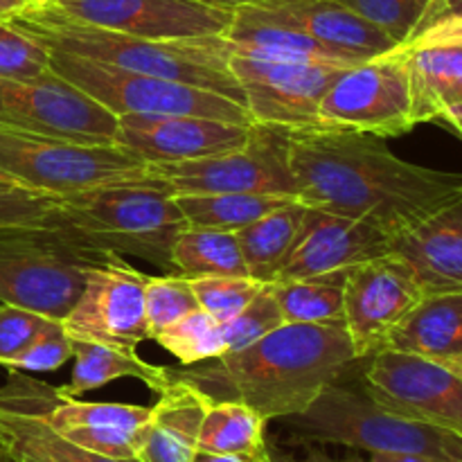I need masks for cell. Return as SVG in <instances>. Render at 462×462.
<instances>
[{"label": "cell", "instance_id": "obj_1", "mask_svg": "<svg viewBox=\"0 0 462 462\" xmlns=\"http://www.w3.org/2000/svg\"><path fill=\"white\" fill-rule=\"evenodd\" d=\"M296 199L393 239L462 192V174L395 156L382 135L337 126L289 129Z\"/></svg>", "mask_w": 462, "mask_h": 462}, {"label": "cell", "instance_id": "obj_2", "mask_svg": "<svg viewBox=\"0 0 462 462\" xmlns=\"http://www.w3.org/2000/svg\"><path fill=\"white\" fill-rule=\"evenodd\" d=\"M355 364V347L343 323H284L219 359L167 370L208 402H242L271 422L305 411Z\"/></svg>", "mask_w": 462, "mask_h": 462}, {"label": "cell", "instance_id": "obj_3", "mask_svg": "<svg viewBox=\"0 0 462 462\" xmlns=\"http://www.w3.org/2000/svg\"><path fill=\"white\" fill-rule=\"evenodd\" d=\"M9 21L23 27L48 50H61L122 70L185 81L189 86L226 95L246 106L242 86L230 70V45L224 36L144 39L81 25L50 12L43 5H30Z\"/></svg>", "mask_w": 462, "mask_h": 462}, {"label": "cell", "instance_id": "obj_4", "mask_svg": "<svg viewBox=\"0 0 462 462\" xmlns=\"http://www.w3.org/2000/svg\"><path fill=\"white\" fill-rule=\"evenodd\" d=\"M45 224L108 255L138 257L167 273H174L171 246L188 228L174 194L153 174L61 194Z\"/></svg>", "mask_w": 462, "mask_h": 462}, {"label": "cell", "instance_id": "obj_5", "mask_svg": "<svg viewBox=\"0 0 462 462\" xmlns=\"http://www.w3.org/2000/svg\"><path fill=\"white\" fill-rule=\"evenodd\" d=\"M293 440L305 445H334L364 454H409L449 462L447 438L451 431L393 413L370 397L361 383L346 377L319 393L300 413L284 418Z\"/></svg>", "mask_w": 462, "mask_h": 462}, {"label": "cell", "instance_id": "obj_6", "mask_svg": "<svg viewBox=\"0 0 462 462\" xmlns=\"http://www.w3.org/2000/svg\"><path fill=\"white\" fill-rule=\"evenodd\" d=\"M108 253L48 224L0 226V302L63 320Z\"/></svg>", "mask_w": 462, "mask_h": 462}, {"label": "cell", "instance_id": "obj_7", "mask_svg": "<svg viewBox=\"0 0 462 462\" xmlns=\"http://www.w3.org/2000/svg\"><path fill=\"white\" fill-rule=\"evenodd\" d=\"M0 171L32 192H81L149 176V162L120 144H88L0 126Z\"/></svg>", "mask_w": 462, "mask_h": 462}, {"label": "cell", "instance_id": "obj_8", "mask_svg": "<svg viewBox=\"0 0 462 462\" xmlns=\"http://www.w3.org/2000/svg\"><path fill=\"white\" fill-rule=\"evenodd\" d=\"M50 68L72 86L102 104L116 117L140 116H201L212 120L253 125L246 106L226 95L189 86L185 81L162 79L143 72L122 70L108 63L90 61L77 54L50 50Z\"/></svg>", "mask_w": 462, "mask_h": 462}, {"label": "cell", "instance_id": "obj_9", "mask_svg": "<svg viewBox=\"0 0 462 462\" xmlns=\"http://www.w3.org/2000/svg\"><path fill=\"white\" fill-rule=\"evenodd\" d=\"M174 197L185 194H284L296 197L289 162V129L253 122L251 135L237 149L197 161L149 165Z\"/></svg>", "mask_w": 462, "mask_h": 462}, {"label": "cell", "instance_id": "obj_10", "mask_svg": "<svg viewBox=\"0 0 462 462\" xmlns=\"http://www.w3.org/2000/svg\"><path fill=\"white\" fill-rule=\"evenodd\" d=\"M323 126L391 135L418 126L404 45L347 66L319 104Z\"/></svg>", "mask_w": 462, "mask_h": 462}, {"label": "cell", "instance_id": "obj_11", "mask_svg": "<svg viewBox=\"0 0 462 462\" xmlns=\"http://www.w3.org/2000/svg\"><path fill=\"white\" fill-rule=\"evenodd\" d=\"M0 126L88 144H116L117 117L50 68L36 79H0Z\"/></svg>", "mask_w": 462, "mask_h": 462}, {"label": "cell", "instance_id": "obj_12", "mask_svg": "<svg viewBox=\"0 0 462 462\" xmlns=\"http://www.w3.org/2000/svg\"><path fill=\"white\" fill-rule=\"evenodd\" d=\"M361 361L359 383L373 400L402 418L462 436V379L447 365L391 347Z\"/></svg>", "mask_w": 462, "mask_h": 462}, {"label": "cell", "instance_id": "obj_13", "mask_svg": "<svg viewBox=\"0 0 462 462\" xmlns=\"http://www.w3.org/2000/svg\"><path fill=\"white\" fill-rule=\"evenodd\" d=\"M346 68V63L278 61L230 52V70L242 86L251 120L282 129L323 126L319 104Z\"/></svg>", "mask_w": 462, "mask_h": 462}, {"label": "cell", "instance_id": "obj_14", "mask_svg": "<svg viewBox=\"0 0 462 462\" xmlns=\"http://www.w3.org/2000/svg\"><path fill=\"white\" fill-rule=\"evenodd\" d=\"M43 7L81 25L144 39L224 36L235 14L203 0H54Z\"/></svg>", "mask_w": 462, "mask_h": 462}, {"label": "cell", "instance_id": "obj_15", "mask_svg": "<svg viewBox=\"0 0 462 462\" xmlns=\"http://www.w3.org/2000/svg\"><path fill=\"white\" fill-rule=\"evenodd\" d=\"M424 298L413 271L395 253L356 264L346 273L343 325L356 361L374 355L395 325Z\"/></svg>", "mask_w": 462, "mask_h": 462}, {"label": "cell", "instance_id": "obj_16", "mask_svg": "<svg viewBox=\"0 0 462 462\" xmlns=\"http://www.w3.org/2000/svg\"><path fill=\"white\" fill-rule=\"evenodd\" d=\"M147 278L117 255L93 266L79 298L61 320L66 332L72 338L138 350L140 343L152 338L144 314Z\"/></svg>", "mask_w": 462, "mask_h": 462}, {"label": "cell", "instance_id": "obj_17", "mask_svg": "<svg viewBox=\"0 0 462 462\" xmlns=\"http://www.w3.org/2000/svg\"><path fill=\"white\" fill-rule=\"evenodd\" d=\"M253 125L212 120L201 116H140L117 117L116 144L129 149L149 165L197 161L242 147Z\"/></svg>", "mask_w": 462, "mask_h": 462}, {"label": "cell", "instance_id": "obj_18", "mask_svg": "<svg viewBox=\"0 0 462 462\" xmlns=\"http://www.w3.org/2000/svg\"><path fill=\"white\" fill-rule=\"evenodd\" d=\"M391 253V237L352 217L307 206L300 230L275 282L347 271Z\"/></svg>", "mask_w": 462, "mask_h": 462}, {"label": "cell", "instance_id": "obj_19", "mask_svg": "<svg viewBox=\"0 0 462 462\" xmlns=\"http://www.w3.org/2000/svg\"><path fill=\"white\" fill-rule=\"evenodd\" d=\"M0 454L12 462H140L95 454L50 427L36 400V379L21 370H9L0 386Z\"/></svg>", "mask_w": 462, "mask_h": 462}, {"label": "cell", "instance_id": "obj_20", "mask_svg": "<svg viewBox=\"0 0 462 462\" xmlns=\"http://www.w3.org/2000/svg\"><path fill=\"white\" fill-rule=\"evenodd\" d=\"M391 253L409 264L424 296L462 291V192L397 235Z\"/></svg>", "mask_w": 462, "mask_h": 462}, {"label": "cell", "instance_id": "obj_21", "mask_svg": "<svg viewBox=\"0 0 462 462\" xmlns=\"http://www.w3.org/2000/svg\"><path fill=\"white\" fill-rule=\"evenodd\" d=\"M404 45L415 122H436L462 79V18L438 16Z\"/></svg>", "mask_w": 462, "mask_h": 462}, {"label": "cell", "instance_id": "obj_22", "mask_svg": "<svg viewBox=\"0 0 462 462\" xmlns=\"http://www.w3.org/2000/svg\"><path fill=\"white\" fill-rule=\"evenodd\" d=\"M251 7L262 16L287 23L356 61L379 57L400 45L338 0H262Z\"/></svg>", "mask_w": 462, "mask_h": 462}, {"label": "cell", "instance_id": "obj_23", "mask_svg": "<svg viewBox=\"0 0 462 462\" xmlns=\"http://www.w3.org/2000/svg\"><path fill=\"white\" fill-rule=\"evenodd\" d=\"M152 418L138 449L140 462H192L208 400L189 383L171 377L156 395Z\"/></svg>", "mask_w": 462, "mask_h": 462}, {"label": "cell", "instance_id": "obj_24", "mask_svg": "<svg viewBox=\"0 0 462 462\" xmlns=\"http://www.w3.org/2000/svg\"><path fill=\"white\" fill-rule=\"evenodd\" d=\"M230 52L248 54L257 59H278V61H329V63H359L356 59L311 39L305 32L262 16L251 5L235 7L233 23L226 30Z\"/></svg>", "mask_w": 462, "mask_h": 462}, {"label": "cell", "instance_id": "obj_25", "mask_svg": "<svg viewBox=\"0 0 462 462\" xmlns=\"http://www.w3.org/2000/svg\"><path fill=\"white\" fill-rule=\"evenodd\" d=\"M382 347L442 361L462 356V291L424 296Z\"/></svg>", "mask_w": 462, "mask_h": 462}, {"label": "cell", "instance_id": "obj_26", "mask_svg": "<svg viewBox=\"0 0 462 462\" xmlns=\"http://www.w3.org/2000/svg\"><path fill=\"white\" fill-rule=\"evenodd\" d=\"M72 377L66 386L59 388L61 395L79 397L81 393L95 391L116 379H138L152 393L161 395L171 383L167 365H153L140 359L138 350L111 346V343L72 338Z\"/></svg>", "mask_w": 462, "mask_h": 462}, {"label": "cell", "instance_id": "obj_27", "mask_svg": "<svg viewBox=\"0 0 462 462\" xmlns=\"http://www.w3.org/2000/svg\"><path fill=\"white\" fill-rule=\"evenodd\" d=\"M305 210V203L293 199L287 206L275 208L269 215L235 230L244 264L251 278L264 284L275 282L296 242Z\"/></svg>", "mask_w": 462, "mask_h": 462}, {"label": "cell", "instance_id": "obj_28", "mask_svg": "<svg viewBox=\"0 0 462 462\" xmlns=\"http://www.w3.org/2000/svg\"><path fill=\"white\" fill-rule=\"evenodd\" d=\"M197 449L266 462L271 451L266 442V420L242 402H208Z\"/></svg>", "mask_w": 462, "mask_h": 462}, {"label": "cell", "instance_id": "obj_29", "mask_svg": "<svg viewBox=\"0 0 462 462\" xmlns=\"http://www.w3.org/2000/svg\"><path fill=\"white\" fill-rule=\"evenodd\" d=\"M174 273L188 280L212 278V275H248L235 233L215 228L180 230L171 246Z\"/></svg>", "mask_w": 462, "mask_h": 462}, {"label": "cell", "instance_id": "obj_30", "mask_svg": "<svg viewBox=\"0 0 462 462\" xmlns=\"http://www.w3.org/2000/svg\"><path fill=\"white\" fill-rule=\"evenodd\" d=\"M346 273L347 271H337V273L316 275V278L271 282V289H273L275 302H278L284 323H343Z\"/></svg>", "mask_w": 462, "mask_h": 462}, {"label": "cell", "instance_id": "obj_31", "mask_svg": "<svg viewBox=\"0 0 462 462\" xmlns=\"http://www.w3.org/2000/svg\"><path fill=\"white\" fill-rule=\"evenodd\" d=\"M183 212L185 221L192 228H215V230H235L253 224L260 217L269 215L280 206H287L296 197L284 194H185L174 197Z\"/></svg>", "mask_w": 462, "mask_h": 462}, {"label": "cell", "instance_id": "obj_32", "mask_svg": "<svg viewBox=\"0 0 462 462\" xmlns=\"http://www.w3.org/2000/svg\"><path fill=\"white\" fill-rule=\"evenodd\" d=\"M152 341L174 355L180 365L203 364V361L219 359L221 355H226L221 325L203 310L192 311L170 328L161 329L153 334Z\"/></svg>", "mask_w": 462, "mask_h": 462}, {"label": "cell", "instance_id": "obj_33", "mask_svg": "<svg viewBox=\"0 0 462 462\" xmlns=\"http://www.w3.org/2000/svg\"><path fill=\"white\" fill-rule=\"evenodd\" d=\"M350 12L386 32L397 43L413 39L429 21V0H338Z\"/></svg>", "mask_w": 462, "mask_h": 462}, {"label": "cell", "instance_id": "obj_34", "mask_svg": "<svg viewBox=\"0 0 462 462\" xmlns=\"http://www.w3.org/2000/svg\"><path fill=\"white\" fill-rule=\"evenodd\" d=\"M197 310L201 307L188 278L179 273L149 275L144 284V314H147L149 337Z\"/></svg>", "mask_w": 462, "mask_h": 462}, {"label": "cell", "instance_id": "obj_35", "mask_svg": "<svg viewBox=\"0 0 462 462\" xmlns=\"http://www.w3.org/2000/svg\"><path fill=\"white\" fill-rule=\"evenodd\" d=\"M199 307L212 316L217 323H226L237 316L257 293L264 282L251 275H212V278L189 280Z\"/></svg>", "mask_w": 462, "mask_h": 462}, {"label": "cell", "instance_id": "obj_36", "mask_svg": "<svg viewBox=\"0 0 462 462\" xmlns=\"http://www.w3.org/2000/svg\"><path fill=\"white\" fill-rule=\"evenodd\" d=\"M50 70V50L14 21H0V79H36Z\"/></svg>", "mask_w": 462, "mask_h": 462}, {"label": "cell", "instance_id": "obj_37", "mask_svg": "<svg viewBox=\"0 0 462 462\" xmlns=\"http://www.w3.org/2000/svg\"><path fill=\"white\" fill-rule=\"evenodd\" d=\"M219 325L221 337H224L226 343V352L242 350V347L251 346V343L264 338L266 334L282 328L284 319L280 314V307L275 302L271 284H264L262 291L237 316Z\"/></svg>", "mask_w": 462, "mask_h": 462}, {"label": "cell", "instance_id": "obj_38", "mask_svg": "<svg viewBox=\"0 0 462 462\" xmlns=\"http://www.w3.org/2000/svg\"><path fill=\"white\" fill-rule=\"evenodd\" d=\"M68 359H72V337L66 332L61 320H54L7 365V370L52 373V370H59L63 364H68Z\"/></svg>", "mask_w": 462, "mask_h": 462}, {"label": "cell", "instance_id": "obj_39", "mask_svg": "<svg viewBox=\"0 0 462 462\" xmlns=\"http://www.w3.org/2000/svg\"><path fill=\"white\" fill-rule=\"evenodd\" d=\"M57 319L0 302V365L7 368L43 329Z\"/></svg>", "mask_w": 462, "mask_h": 462}, {"label": "cell", "instance_id": "obj_40", "mask_svg": "<svg viewBox=\"0 0 462 462\" xmlns=\"http://www.w3.org/2000/svg\"><path fill=\"white\" fill-rule=\"evenodd\" d=\"M57 206L52 194L32 192V189H9L0 192V226L45 224Z\"/></svg>", "mask_w": 462, "mask_h": 462}, {"label": "cell", "instance_id": "obj_41", "mask_svg": "<svg viewBox=\"0 0 462 462\" xmlns=\"http://www.w3.org/2000/svg\"><path fill=\"white\" fill-rule=\"evenodd\" d=\"M438 120H440V125L449 126L456 135H460L462 138V79L454 86V90L449 93V97H447V102H445V106H442V113Z\"/></svg>", "mask_w": 462, "mask_h": 462}, {"label": "cell", "instance_id": "obj_42", "mask_svg": "<svg viewBox=\"0 0 462 462\" xmlns=\"http://www.w3.org/2000/svg\"><path fill=\"white\" fill-rule=\"evenodd\" d=\"M337 462H436V460L424 458V456H409V454H365V456L350 454L347 458L337 460Z\"/></svg>", "mask_w": 462, "mask_h": 462}, {"label": "cell", "instance_id": "obj_43", "mask_svg": "<svg viewBox=\"0 0 462 462\" xmlns=\"http://www.w3.org/2000/svg\"><path fill=\"white\" fill-rule=\"evenodd\" d=\"M438 16H458L462 18V0H433L431 3V14H429V21Z\"/></svg>", "mask_w": 462, "mask_h": 462}, {"label": "cell", "instance_id": "obj_44", "mask_svg": "<svg viewBox=\"0 0 462 462\" xmlns=\"http://www.w3.org/2000/svg\"><path fill=\"white\" fill-rule=\"evenodd\" d=\"M269 458H271V462H337L334 458H328L325 454H320V451H310V456H307V458H291V456H284L282 451L271 449Z\"/></svg>", "mask_w": 462, "mask_h": 462}, {"label": "cell", "instance_id": "obj_45", "mask_svg": "<svg viewBox=\"0 0 462 462\" xmlns=\"http://www.w3.org/2000/svg\"><path fill=\"white\" fill-rule=\"evenodd\" d=\"M30 0H0V21H9L16 14H21L23 9L30 7Z\"/></svg>", "mask_w": 462, "mask_h": 462}, {"label": "cell", "instance_id": "obj_46", "mask_svg": "<svg viewBox=\"0 0 462 462\" xmlns=\"http://www.w3.org/2000/svg\"><path fill=\"white\" fill-rule=\"evenodd\" d=\"M447 456L449 462H462V436L458 433H449L447 438Z\"/></svg>", "mask_w": 462, "mask_h": 462}, {"label": "cell", "instance_id": "obj_47", "mask_svg": "<svg viewBox=\"0 0 462 462\" xmlns=\"http://www.w3.org/2000/svg\"><path fill=\"white\" fill-rule=\"evenodd\" d=\"M192 462H255L248 458H237V456H217V454H206V451H197ZM269 462V460H266Z\"/></svg>", "mask_w": 462, "mask_h": 462}, {"label": "cell", "instance_id": "obj_48", "mask_svg": "<svg viewBox=\"0 0 462 462\" xmlns=\"http://www.w3.org/2000/svg\"><path fill=\"white\" fill-rule=\"evenodd\" d=\"M203 3H210V5H219V7L235 9V7H239V5H253V3H262V0H203Z\"/></svg>", "mask_w": 462, "mask_h": 462}, {"label": "cell", "instance_id": "obj_49", "mask_svg": "<svg viewBox=\"0 0 462 462\" xmlns=\"http://www.w3.org/2000/svg\"><path fill=\"white\" fill-rule=\"evenodd\" d=\"M438 364L447 365L451 373H456L462 379V356H451V359H442V361H438Z\"/></svg>", "mask_w": 462, "mask_h": 462}, {"label": "cell", "instance_id": "obj_50", "mask_svg": "<svg viewBox=\"0 0 462 462\" xmlns=\"http://www.w3.org/2000/svg\"><path fill=\"white\" fill-rule=\"evenodd\" d=\"M9 189H25V188H21L16 180H12L9 176H5L3 171H0V192H9Z\"/></svg>", "mask_w": 462, "mask_h": 462}, {"label": "cell", "instance_id": "obj_51", "mask_svg": "<svg viewBox=\"0 0 462 462\" xmlns=\"http://www.w3.org/2000/svg\"><path fill=\"white\" fill-rule=\"evenodd\" d=\"M32 5H43V3H54V0H30Z\"/></svg>", "mask_w": 462, "mask_h": 462}, {"label": "cell", "instance_id": "obj_52", "mask_svg": "<svg viewBox=\"0 0 462 462\" xmlns=\"http://www.w3.org/2000/svg\"><path fill=\"white\" fill-rule=\"evenodd\" d=\"M0 462H12V460H9L5 454H0Z\"/></svg>", "mask_w": 462, "mask_h": 462}, {"label": "cell", "instance_id": "obj_53", "mask_svg": "<svg viewBox=\"0 0 462 462\" xmlns=\"http://www.w3.org/2000/svg\"><path fill=\"white\" fill-rule=\"evenodd\" d=\"M429 3H433V0H429Z\"/></svg>", "mask_w": 462, "mask_h": 462}, {"label": "cell", "instance_id": "obj_54", "mask_svg": "<svg viewBox=\"0 0 462 462\" xmlns=\"http://www.w3.org/2000/svg\"><path fill=\"white\" fill-rule=\"evenodd\" d=\"M269 462H271V458H269Z\"/></svg>", "mask_w": 462, "mask_h": 462}]
</instances>
